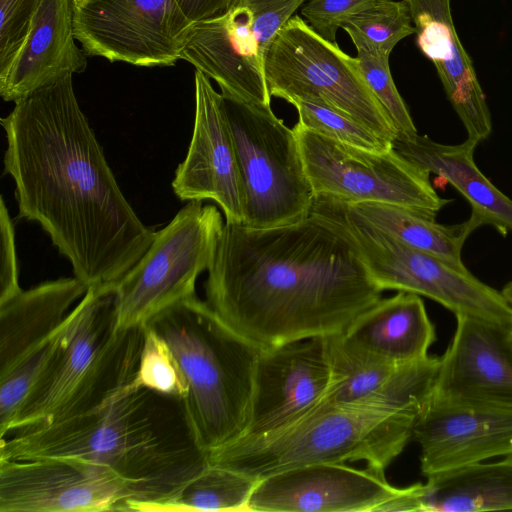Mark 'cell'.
Wrapping results in <instances>:
<instances>
[{
  "label": "cell",
  "instance_id": "cell-8",
  "mask_svg": "<svg viewBox=\"0 0 512 512\" xmlns=\"http://www.w3.org/2000/svg\"><path fill=\"white\" fill-rule=\"evenodd\" d=\"M215 205L189 201L115 284V328L145 327L157 314L196 295L198 276L213 262L224 229Z\"/></svg>",
  "mask_w": 512,
  "mask_h": 512
},
{
  "label": "cell",
  "instance_id": "cell-33",
  "mask_svg": "<svg viewBox=\"0 0 512 512\" xmlns=\"http://www.w3.org/2000/svg\"><path fill=\"white\" fill-rule=\"evenodd\" d=\"M42 0H0V74L10 66Z\"/></svg>",
  "mask_w": 512,
  "mask_h": 512
},
{
  "label": "cell",
  "instance_id": "cell-24",
  "mask_svg": "<svg viewBox=\"0 0 512 512\" xmlns=\"http://www.w3.org/2000/svg\"><path fill=\"white\" fill-rule=\"evenodd\" d=\"M87 290L77 277L59 278L0 303V374L50 337Z\"/></svg>",
  "mask_w": 512,
  "mask_h": 512
},
{
  "label": "cell",
  "instance_id": "cell-4",
  "mask_svg": "<svg viewBox=\"0 0 512 512\" xmlns=\"http://www.w3.org/2000/svg\"><path fill=\"white\" fill-rule=\"evenodd\" d=\"M146 325L164 338L186 377L185 408L202 449L209 453L243 436L261 348L233 331L196 295Z\"/></svg>",
  "mask_w": 512,
  "mask_h": 512
},
{
  "label": "cell",
  "instance_id": "cell-34",
  "mask_svg": "<svg viewBox=\"0 0 512 512\" xmlns=\"http://www.w3.org/2000/svg\"><path fill=\"white\" fill-rule=\"evenodd\" d=\"M252 13V29L265 61L273 40L306 0H240Z\"/></svg>",
  "mask_w": 512,
  "mask_h": 512
},
{
  "label": "cell",
  "instance_id": "cell-26",
  "mask_svg": "<svg viewBox=\"0 0 512 512\" xmlns=\"http://www.w3.org/2000/svg\"><path fill=\"white\" fill-rule=\"evenodd\" d=\"M345 203L367 222L402 243L437 256L459 269H467L462 260V249L468 236L478 228L470 217L459 224L445 225L438 223L435 216L405 206L378 202Z\"/></svg>",
  "mask_w": 512,
  "mask_h": 512
},
{
  "label": "cell",
  "instance_id": "cell-38",
  "mask_svg": "<svg viewBox=\"0 0 512 512\" xmlns=\"http://www.w3.org/2000/svg\"><path fill=\"white\" fill-rule=\"evenodd\" d=\"M502 295L508 301V303L512 306V280L504 285L501 290Z\"/></svg>",
  "mask_w": 512,
  "mask_h": 512
},
{
  "label": "cell",
  "instance_id": "cell-7",
  "mask_svg": "<svg viewBox=\"0 0 512 512\" xmlns=\"http://www.w3.org/2000/svg\"><path fill=\"white\" fill-rule=\"evenodd\" d=\"M223 99L240 176L242 225L272 228L307 219L314 192L293 129L271 106Z\"/></svg>",
  "mask_w": 512,
  "mask_h": 512
},
{
  "label": "cell",
  "instance_id": "cell-2",
  "mask_svg": "<svg viewBox=\"0 0 512 512\" xmlns=\"http://www.w3.org/2000/svg\"><path fill=\"white\" fill-rule=\"evenodd\" d=\"M204 288L217 316L261 349L341 334L383 293L346 239L312 215L272 228L225 222Z\"/></svg>",
  "mask_w": 512,
  "mask_h": 512
},
{
  "label": "cell",
  "instance_id": "cell-22",
  "mask_svg": "<svg viewBox=\"0 0 512 512\" xmlns=\"http://www.w3.org/2000/svg\"><path fill=\"white\" fill-rule=\"evenodd\" d=\"M477 142L456 145L435 142L426 135H397L393 149L402 157L449 183L470 204L478 227L490 225L502 235L512 231V199L481 172L474 160Z\"/></svg>",
  "mask_w": 512,
  "mask_h": 512
},
{
  "label": "cell",
  "instance_id": "cell-9",
  "mask_svg": "<svg viewBox=\"0 0 512 512\" xmlns=\"http://www.w3.org/2000/svg\"><path fill=\"white\" fill-rule=\"evenodd\" d=\"M269 93L289 102L315 98L392 143L397 131L368 86L356 57L319 36L300 16L280 30L265 58Z\"/></svg>",
  "mask_w": 512,
  "mask_h": 512
},
{
  "label": "cell",
  "instance_id": "cell-14",
  "mask_svg": "<svg viewBox=\"0 0 512 512\" xmlns=\"http://www.w3.org/2000/svg\"><path fill=\"white\" fill-rule=\"evenodd\" d=\"M384 472L334 462L289 468L258 480L247 511L376 512L403 491L391 485Z\"/></svg>",
  "mask_w": 512,
  "mask_h": 512
},
{
  "label": "cell",
  "instance_id": "cell-31",
  "mask_svg": "<svg viewBox=\"0 0 512 512\" xmlns=\"http://www.w3.org/2000/svg\"><path fill=\"white\" fill-rule=\"evenodd\" d=\"M131 384L182 400L188 396V382L175 355L164 338L148 325L144 327L138 370Z\"/></svg>",
  "mask_w": 512,
  "mask_h": 512
},
{
  "label": "cell",
  "instance_id": "cell-39",
  "mask_svg": "<svg viewBox=\"0 0 512 512\" xmlns=\"http://www.w3.org/2000/svg\"><path fill=\"white\" fill-rule=\"evenodd\" d=\"M505 338H506V342H507L508 346L512 350V328H510L509 330L506 331Z\"/></svg>",
  "mask_w": 512,
  "mask_h": 512
},
{
  "label": "cell",
  "instance_id": "cell-32",
  "mask_svg": "<svg viewBox=\"0 0 512 512\" xmlns=\"http://www.w3.org/2000/svg\"><path fill=\"white\" fill-rule=\"evenodd\" d=\"M389 57H378L363 51H357L361 72L390 118L397 135L412 136L417 134L410 112L393 81Z\"/></svg>",
  "mask_w": 512,
  "mask_h": 512
},
{
  "label": "cell",
  "instance_id": "cell-20",
  "mask_svg": "<svg viewBox=\"0 0 512 512\" xmlns=\"http://www.w3.org/2000/svg\"><path fill=\"white\" fill-rule=\"evenodd\" d=\"M456 321L432 395L512 406V350L506 331L471 317L456 316Z\"/></svg>",
  "mask_w": 512,
  "mask_h": 512
},
{
  "label": "cell",
  "instance_id": "cell-5",
  "mask_svg": "<svg viewBox=\"0 0 512 512\" xmlns=\"http://www.w3.org/2000/svg\"><path fill=\"white\" fill-rule=\"evenodd\" d=\"M418 415L319 403L274 430L243 435L208 453V462L256 479L324 462L364 461L385 470L412 438Z\"/></svg>",
  "mask_w": 512,
  "mask_h": 512
},
{
  "label": "cell",
  "instance_id": "cell-18",
  "mask_svg": "<svg viewBox=\"0 0 512 512\" xmlns=\"http://www.w3.org/2000/svg\"><path fill=\"white\" fill-rule=\"evenodd\" d=\"M252 22L249 8L233 0L223 13L191 23L181 60L214 80L224 98L270 106L265 61Z\"/></svg>",
  "mask_w": 512,
  "mask_h": 512
},
{
  "label": "cell",
  "instance_id": "cell-40",
  "mask_svg": "<svg viewBox=\"0 0 512 512\" xmlns=\"http://www.w3.org/2000/svg\"><path fill=\"white\" fill-rule=\"evenodd\" d=\"M74 1V6H75V9L83 6L84 4H86L89 0H73Z\"/></svg>",
  "mask_w": 512,
  "mask_h": 512
},
{
  "label": "cell",
  "instance_id": "cell-3",
  "mask_svg": "<svg viewBox=\"0 0 512 512\" xmlns=\"http://www.w3.org/2000/svg\"><path fill=\"white\" fill-rule=\"evenodd\" d=\"M78 457L107 466L137 492L145 512L208 465L184 400L131 383L100 407L0 438V459Z\"/></svg>",
  "mask_w": 512,
  "mask_h": 512
},
{
  "label": "cell",
  "instance_id": "cell-13",
  "mask_svg": "<svg viewBox=\"0 0 512 512\" xmlns=\"http://www.w3.org/2000/svg\"><path fill=\"white\" fill-rule=\"evenodd\" d=\"M412 438L427 478L512 453V406L431 395Z\"/></svg>",
  "mask_w": 512,
  "mask_h": 512
},
{
  "label": "cell",
  "instance_id": "cell-25",
  "mask_svg": "<svg viewBox=\"0 0 512 512\" xmlns=\"http://www.w3.org/2000/svg\"><path fill=\"white\" fill-rule=\"evenodd\" d=\"M512 510V453L427 477L420 512Z\"/></svg>",
  "mask_w": 512,
  "mask_h": 512
},
{
  "label": "cell",
  "instance_id": "cell-35",
  "mask_svg": "<svg viewBox=\"0 0 512 512\" xmlns=\"http://www.w3.org/2000/svg\"><path fill=\"white\" fill-rule=\"evenodd\" d=\"M374 0H308L301 15L308 25L325 40L336 43V33L351 16L368 7Z\"/></svg>",
  "mask_w": 512,
  "mask_h": 512
},
{
  "label": "cell",
  "instance_id": "cell-12",
  "mask_svg": "<svg viewBox=\"0 0 512 512\" xmlns=\"http://www.w3.org/2000/svg\"><path fill=\"white\" fill-rule=\"evenodd\" d=\"M138 499L111 468L83 458L0 459V512H128Z\"/></svg>",
  "mask_w": 512,
  "mask_h": 512
},
{
  "label": "cell",
  "instance_id": "cell-27",
  "mask_svg": "<svg viewBox=\"0 0 512 512\" xmlns=\"http://www.w3.org/2000/svg\"><path fill=\"white\" fill-rule=\"evenodd\" d=\"M259 479L208 463L169 498L145 512L247 511L250 495Z\"/></svg>",
  "mask_w": 512,
  "mask_h": 512
},
{
  "label": "cell",
  "instance_id": "cell-17",
  "mask_svg": "<svg viewBox=\"0 0 512 512\" xmlns=\"http://www.w3.org/2000/svg\"><path fill=\"white\" fill-rule=\"evenodd\" d=\"M330 378L326 337L260 349L244 435L265 433L301 417L323 399Z\"/></svg>",
  "mask_w": 512,
  "mask_h": 512
},
{
  "label": "cell",
  "instance_id": "cell-30",
  "mask_svg": "<svg viewBox=\"0 0 512 512\" xmlns=\"http://www.w3.org/2000/svg\"><path fill=\"white\" fill-rule=\"evenodd\" d=\"M289 103L298 112L297 123L309 131L369 151L383 152L392 148V143L321 100L294 98Z\"/></svg>",
  "mask_w": 512,
  "mask_h": 512
},
{
  "label": "cell",
  "instance_id": "cell-28",
  "mask_svg": "<svg viewBox=\"0 0 512 512\" xmlns=\"http://www.w3.org/2000/svg\"><path fill=\"white\" fill-rule=\"evenodd\" d=\"M408 5L404 0H374L368 7L351 16L343 28L357 51L373 56H390L405 37L415 33Z\"/></svg>",
  "mask_w": 512,
  "mask_h": 512
},
{
  "label": "cell",
  "instance_id": "cell-6",
  "mask_svg": "<svg viewBox=\"0 0 512 512\" xmlns=\"http://www.w3.org/2000/svg\"><path fill=\"white\" fill-rule=\"evenodd\" d=\"M310 215L336 230L355 249L377 286L425 296L456 316L502 330L512 328V306L501 291L430 253L410 247L373 226L345 202L314 197Z\"/></svg>",
  "mask_w": 512,
  "mask_h": 512
},
{
  "label": "cell",
  "instance_id": "cell-10",
  "mask_svg": "<svg viewBox=\"0 0 512 512\" xmlns=\"http://www.w3.org/2000/svg\"><path fill=\"white\" fill-rule=\"evenodd\" d=\"M292 129L314 197L394 204L435 217L452 201L439 196L428 172L393 147L369 151L309 131L298 123Z\"/></svg>",
  "mask_w": 512,
  "mask_h": 512
},
{
  "label": "cell",
  "instance_id": "cell-19",
  "mask_svg": "<svg viewBox=\"0 0 512 512\" xmlns=\"http://www.w3.org/2000/svg\"><path fill=\"white\" fill-rule=\"evenodd\" d=\"M420 51L434 64L447 99L461 120L467 139L477 143L492 132L491 113L475 69L461 44L451 0H404Z\"/></svg>",
  "mask_w": 512,
  "mask_h": 512
},
{
  "label": "cell",
  "instance_id": "cell-16",
  "mask_svg": "<svg viewBox=\"0 0 512 512\" xmlns=\"http://www.w3.org/2000/svg\"><path fill=\"white\" fill-rule=\"evenodd\" d=\"M194 89L193 133L186 157L175 170L173 192L182 201L212 200L226 223L242 224L240 176L223 96L197 70Z\"/></svg>",
  "mask_w": 512,
  "mask_h": 512
},
{
  "label": "cell",
  "instance_id": "cell-29",
  "mask_svg": "<svg viewBox=\"0 0 512 512\" xmlns=\"http://www.w3.org/2000/svg\"><path fill=\"white\" fill-rule=\"evenodd\" d=\"M69 316V315H68ZM64 323L47 339L18 359L0 374V438L11 431L13 422L48 363L59 348L66 326Z\"/></svg>",
  "mask_w": 512,
  "mask_h": 512
},
{
  "label": "cell",
  "instance_id": "cell-37",
  "mask_svg": "<svg viewBox=\"0 0 512 512\" xmlns=\"http://www.w3.org/2000/svg\"><path fill=\"white\" fill-rule=\"evenodd\" d=\"M233 0H176L190 22L216 16L228 9Z\"/></svg>",
  "mask_w": 512,
  "mask_h": 512
},
{
  "label": "cell",
  "instance_id": "cell-15",
  "mask_svg": "<svg viewBox=\"0 0 512 512\" xmlns=\"http://www.w3.org/2000/svg\"><path fill=\"white\" fill-rule=\"evenodd\" d=\"M114 302L115 285L88 288L69 313L61 344L24 401L9 434L51 421L86 379L115 329Z\"/></svg>",
  "mask_w": 512,
  "mask_h": 512
},
{
  "label": "cell",
  "instance_id": "cell-1",
  "mask_svg": "<svg viewBox=\"0 0 512 512\" xmlns=\"http://www.w3.org/2000/svg\"><path fill=\"white\" fill-rule=\"evenodd\" d=\"M1 125L19 218L42 227L88 288L115 285L155 231L122 193L78 103L73 75L16 102Z\"/></svg>",
  "mask_w": 512,
  "mask_h": 512
},
{
  "label": "cell",
  "instance_id": "cell-21",
  "mask_svg": "<svg viewBox=\"0 0 512 512\" xmlns=\"http://www.w3.org/2000/svg\"><path fill=\"white\" fill-rule=\"evenodd\" d=\"M73 0H42L8 69L0 74V95L18 102L87 67L76 44Z\"/></svg>",
  "mask_w": 512,
  "mask_h": 512
},
{
  "label": "cell",
  "instance_id": "cell-11",
  "mask_svg": "<svg viewBox=\"0 0 512 512\" xmlns=\"http://www.w3.org/2000/svg\"><path fill=\"white\" fill-rule=\"evenodd\" d=\"M191 23L176 0H89L74 12L86 55L139 67L174 66Z\"/></svg>",
  "mask_w": 512,
  "mask_h": 512
},
{
  "label": "cell",
  "instance_id": "cell-23",
  "mask_svg": "<svg viewBox=\"0 0 512 512\" xmlns=\"http://www.w3.org/2000/svg\"><path fill=\"white\" fill-rule=\"evenodd\" d=\"M341 336L357 352L393 365L428 356L436 340L435 327L423 300L404 291L381 298L362 312Z\"/></svg>",
  "mask_w": 512,
  "mask_h": 512
},
{
  "label": "cell",
  "instance_id": "cell-36",
  "mask_svg": "<svg viewBox=\"0 0 512 512\" xmlns=\"http://www.w3.org/2000/svg\"><path fill=\"white\" fill-rule=\"evenodd\" d=\"M0 231V303H3L22 290L18 280L14 223L3 196L0 198Z\"/></svg>",
  "mask_w": 512,
  "mask_h": 512
}]
</instances>
